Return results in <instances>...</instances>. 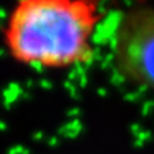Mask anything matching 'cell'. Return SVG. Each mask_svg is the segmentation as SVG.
<instances>
[{
    "label": "cell",
    "mask_w": 154,
    "mask_h": 154,
    "mask_svg": "<svg viewBox=\"0 0 154 154\" xmlns=\"http://www.w3.org/2000/svg\"><path fill=\"white\" fill-rule=\"evenodd\" d=\"M91 3L26 0L13 9L5 31L11 54L27 64L66 67L88 60L96 22Z\"/></svg>",
    "instance_id": "cell-1"
},
{
    "label": "cell",
    "mask_w": 154,
    "mask_h": 154,
    "mask_svg": "<svg viewBox=\"0 0 154 154\" xmlns=\"http://www.w3.org/2000/svg\"><path fill=\"white\" fill-rule=\"evenodd\" d=\"M114 60L128 81L154 90V7L125 13L116 31Z\"/></svg>",
    "instance_id": "cell-2"
}]
</instances>
